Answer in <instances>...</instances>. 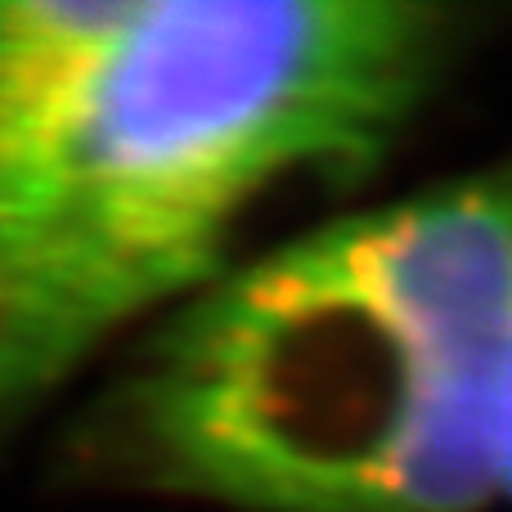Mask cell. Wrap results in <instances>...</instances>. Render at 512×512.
Here are the masks:
<instances>
[{"label":"cell","mask_w":512,"mask_h":512,"mask_svg":"<svg viewBox=\"0 0 512 512\" xmlns=\"http://www.w3.org/2000/svg\"><path fill=\"white\" fill-rule=\"evenodd\" d=\"M512 360V167L234 256L144 328L77 468L225 512H486Z\"/></svg>","instance_id":"cell-1"},{"label":"cell","mask_w":512,"mask_h":512,"mask_svg":"<svg viewBox=\"0 0 512 512\" xmlns=\"http://www.w3.org/2000/svg\"><path fill=\"white\" fill-rule=\"evenodd\" d=\"M463 41L423 0H135L0 216V432L216 279L270 198L382 167Z\"/></svg>","instance_id":"cell-2"},{"label":"cell","mask_w":512,"mask_h":512,"mask_svg":"<svg viewBox=\"0 0 512 512\" xmlns=\"http://www.w3.org/2000/svg\"><path fill=\"white\" fill-rule=\"evenodd\" d=\"M499 504L512 508V360L504 382V414H499Z\"/></svg>","instance_id":"cell-3"}]
</instances>
